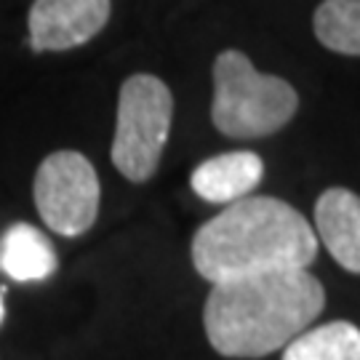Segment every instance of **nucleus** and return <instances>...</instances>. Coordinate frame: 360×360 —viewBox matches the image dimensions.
I'll list each match as a JSON object with an SVG mask.
<instances>
[{"mask_svg": "<svg viewBox=\"0 0 360 360\" xmlns=\"http://www.w3.org/2000/svg\"><path fill=\"white\" fill-rule=\"evenodd\" d=\"M174 123V96L160 77L136 72L117 94L112 166L134 184L153 179Z\"/></svg>", "mask_w": 360, "mask_h": 360, "instance_id": "4", "label": "nucleus"}, {"mask_svg": "<svg viewBox=\"0 0 360 360\" xmlns=\"http://www.w3.org/2000/svg\"><path fill=\"white\" fill-rule=\"evenodd\" d=\"M318 238L304 214L272 195L240 198L193 238V264L208 283L272 270H307L318 257Z\"/></svg>", "mask_w": 360, "mask_h": 360, "instance_id": "2", "label": "nucleus"}, {"mask_svg": "<svg viewBox=\"0 0 360 360\" xmlns=\"http://www.w3.org/2000/svg\"><path fill=\"white\" fill-rule=\"evenodd\" d=\"M312 232L339 267L360 275V195L331 187L318 198Z\"/></svg>", "mask_w": 360, "mask_h": 360, "instance_id": "7", "label": "nucleus"}, {"mask_svg": "<svg viewBox=\"0 0 360 360\" xmlns=\"http://www.w3.org/2000/svg\"><path fill=\"white\" fill-rule=\"evenodd\" d=\"M112 13L110 0H35L27 27L32 51H70L102 32Z\"/></svg>", "mask_w": 360, "mask_h": 360, "instance_id": "6", "label": "nucleus"}, {"mask_svg": "<svg viewBox=\"0 0 360 360\" xmlns=\"http://www.w3.org/2000/svg\"><path fill=\"white\" fill-rule=\"evenodd\" d=\"M312 30L328 51L360 56V0H323L312 16Z\"/></svg>", "mask_w": 360, "mask_h": 360, "instance_id": "11", "label": "nucleus"}, {"mask_svg": "<svg viewBox=\"0 0 360 360\" xmlns=\"http://www.w3.org/2000/svg\"><path fill=\"white\" fill-rule=\"evenodd\" d=\"M323 283L309 270H272L221 281L208 291L203 328L224 358H264L318 321Z\"/></svg>", "mask_w": 360, "mask_h": 360, "instance_id": "1", "label": "nucleus"}, {"mask_svg": "<svg viewBox=\"0 0 360 360\" xmlns=\"http://www.w3.org/2000/svg\"><path fill=\"white\" fill-rule=\"evenodd\" d=\"M35 208L43 224L62 238L86 235L99 217L102 187L86 155L59 150L43 158L35 171Z\"/></svg>", "mask_w": 360, "mask_h": 360, "instance_id": "5", "label": "nucleus"}, {"mask_svg": "<svg viewBox=\"0 0 360 360\" xmlns=\"http://www.w3.org/2000/svg\"><path fill=\"white\" fill-rule=\"evenodd\" d=\"M299 110L296 89L278 75H264L238 49L214 59L211 120L230 139H262L291 123Z\"/></svg>", "mask_w": 360, "mask_h": 360, "instance_id": "3", "label": "nucleus"}, {"mask_svg": "<svg viewBox=\"0 0 360 360\" xmlns=\"http://www.w3.org/2000/svg\"><path fill=\"white\" fill-rule=\"evenodd\" d=\"M283 360H360V328L349 321L304 328L283 347Z\"/></svg>", "mask_w": 360, "mask_h": 360, "instance_id": "10", "label": "nucleus"}, {"mask_svg": "<svg viewBox=\"0 0 360 360\" xmlns=\"http://www.w3.org/2000/svg\"><path fill=\"white\" fill-rule=\"evenodd\" d=\"M264 179V160L251 150H232L203 160L190 176L193 193L214 206H230L257 190Z\"/></svg>", "mask_w": 360, "mask_h": 360, "instance_id": "8", "label": "nucleus"}, {"mask_svg": "<svg viewBox=\"0 0 360 360\" xmlns=\"http://www.w3.org/2000/svg\"><path fill=\"white\" fill-rule=\"evenodd\" d=\"M3 294H6V291L0 288V323L6 321V304H3Z\"/></svg>", "mask_w": 360, "mask_h": 360, "instance_id": "12", "label": "nucleus"}, {"mask_svg": "<svg viewBox=\"0 0 360 360\" xmlns=\"http://www.w3.org/2000/svg\"><path fill=\"white\" fill-rule=\"evenodd\" d=\"M59 267L53 243L32 224L16 221L0 235V272L16 283H40Z\"/></svg>", "mask_w": 360, "mask_h": 360, "instance_id": "9", "label": "nucleus"}]
</instances>
